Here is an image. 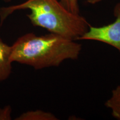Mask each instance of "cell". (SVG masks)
Masks as SVG:
<instances>
[{
  "instance_id": "obj_1",
  "label": "cell",
  "mask_w": 120,
  "mask_h": 120,
  "mask_svg": "<svg viewBox=\"0 0 120 120\" xmlns=\"http://www.w3.org/2000/svg\"><path fill=\"white\" fill-rule=\"evenodd\" d=\"M10 61L42 70L58 67L67 60H76L82 45L76 40L49 32L42 36L27 33L11 46Z\"/></svg>"
},
{
  "instance_id": "obj_2",
  "label": "cell",
  "mask_w": 120,
  "mask_h": 120,
  "mask_svg": "<svg viewBox=\"0 0 120 120\" xmlns=\"http://www.w3.org/2000/svg\"><path fill=\"white\" fill-rule=\"evenodd\" d=\"M26 9L31 11L27 16L33 26L76 41L90 26L85 17L68 11L59 0H27L22 4L2 7L0 25L15 11Z\"/></svg>"
},
{
  "instance_id": "obj_3",
  "label": "cell",
  "mask_w": 120,
  "mask_h": 120,
  "mask_svg": "<svg viewBox=\"0 0 120 120\" xmlns=\"http://www.w3.org/2000/svg\"><path fill=\"white\" fill-rule=\"evenodd\" d=\"M115 21L107 25L94 27L90 25L88 31L78 41L90 40L106 43L115 48L120 52V2L113 9Z\"/></svg>"
},
{
  "instance_id": "obj_4",
  "label": "cell",
  "mask_w": 120,
  "mask_h": 120,
  "mask_svg": "<svg viewBox=\"0 0 120 120\" xmlns=\"http://www.w3.org/2000/svg\"><path fill=\"white\" fill-rule=\"evenodd\" d=\"M11 46L4 43L0 37V82L6 80L11 74Z\"/></svg>"
},
{
  "instance_id": "obj_5",
  "label": "cell",
  "mask_w": 120,
  "mask_h": 120,
  "mask_svg": "<svg viewBox=\"0 0 120 120\" xmlns=\"http://www.w3.org/2000/svg\"><path fill=\"white\" fill-rule=\"evenodd\" d=\"M16 120H58V118L51 112L41 109L28 111L21 114Z\"/></svg>"
},
{
  "instance_id": "obj_6",
  "label": "cell",
  "mask_w": 120,
  "mask_h": 120,
  "mask_svg": "<svg viewBox=\"0 0 120 120\" xmlns=\"http://www.w3.org/2000/svg\"><path fill=\"white\" fill-rule=\"evenodd\" d=\"M105 105L110 109L112 116L116 119L120 120V85L112 90L111 96Z\"/></svg>"
},
{
  "instance_id": "obj_7",
  "label": "cell",
  "mask_w": 120,
  "mask_h": 120,
  "mask_svg": "<svg viewBox=\"0 0 120 120\" xmlns=\"http://www.w3.org/2000/svg\"><path fill=\"white\" fill-rule=\"evenodd\" d=\"M59 1L68 11L76 14L79 13V0H59Z\"/></svg>"
},
{
  "instance_id": "obj_8",
  "label": "cell",
  "mask_w": 120,
  "mask_h": 120,
  "mask_svg": "<svg viewBox=\"0 0 120 120\" xmlns=\"http://www.w3.org/2000/svg\"><path fill=\"white\" fill-rule=\"evenodd\" d=\"M12 108L10 105H7L0 108V120H11Z\"/></svg>"
},
{
  "instance_id": "obj_9",
  "label": "cell",
  "mask_w": 120,
  "mask_h": 120,
  "mask_svg": "<svg viewBox=\"0 0 120 120\" xmlns=\"http://www.w3.org/2000/svg\"><path fill=\"white\" fill-rule=\"evenodd\" d=\"M102 1H103V0H87V2L90 4H97V3L100 2Z\"/></svg>"
},
{
  "instance_id": "obj_10",
  "label": "cell",
  "mask_w": 120,
  "mask_h": 120,
  "mask_svg": "<svg viewBox=\"0 0 120 120\" xmlns=\"http://www.w3.org/2000/svg\"><path fill=\"white\" fill-rule=\"evenodd\" d=\"M0 1H6V2H8V1H10L11 0H0Z\"/></svg>"
}]
</instances>
